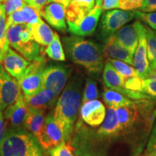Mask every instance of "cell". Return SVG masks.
Instances as JSON below:
<instances>
[{"label":"cell","mask_w":156,"mask_h":156,"mask_svg":"<svg viewBox=\"0 0 156 156\" xmlns=\"http://www.w3.org/2000/svg\"><path fill=\"white\" fill-rule=\"evenodd\" d=\"M64 51L74 63L80 65L91 74L99 75L104 67L103 46L83 37H64Z\"/></svg>","instance_id":"6da1fadb"},{"label":"cell","mask_w":156,"mask_h":156,"mask_svg":"<svg viewBox=\"0 0 156 156\" xmlns=\"http://www.w3.org/2000/svg\"><path fill=\"white\" fill-rule=\"evenodd\" d=\"M134 12L136 18L145 23L150 28L156 31V12H143L140 10H135Z\"/></svg>","instance_id":"1f68e13d"},{"label":"cell","mask_w":156,"mask_h":156,"mask_svg":"<svg viewBox=\"0 0 156 156\" xmlns=\"http://www.w3.org/2000/svg\"><path fill=\"white\" fill-rule=\"evenodd\" d=\"M30 108L25 100L23 93L14 103L4 111V118L6 122L9 123L10 127L22 128Z\"/></svg>","instance_id":"5bb4252c"},{"label":"cell","mask_w":156,"mask_h":156,"mask_svg":"<svg viewBox=\"0 0 156 156\" xmlns=\"http://www.w3.org/2000/svg\"><path fill=\"white\" fill-rule=\"evenodd\" d=\"M144 0H120L119 9L123 10H140L143 5Z\"/></svg>","instance_id":"e575fe53"},{"label":"cell","mask_w":156,"mask_h":156,"mask_svg":"<svg viewBox=\"0 0 156 156\" xmlns=\"http://www.w3.org/2000/svg\"><path fill=\"white\" fill-rule=\"evenodd\" d=\"M140 11L143 12H156V0H144L143 5Z\"/></svg>","instance_id":"74e56055"},{"label":"cell","mask_w":156,"mask_h":156,"mask_svg":"<svg viewBox=\"0 0 156 156\" xmlns=\"http://www.w3.org/2000/svg\"><path fill=\"white\" fill-rule=\"evenodd\" d=\"M7 15H0V63H2L4 56L9 47L7 40Z\"/></svg>","instance_id":"4316f807"},{"label":"cell","mask_w":156,"mask_h":156,"mask_svg":"<svg viewBox=\"0 0 156 156\" xmlns=\"http://www.w3.org/2000/svg\"><path fill=\"white\" fill-rule=\"evenodd\" d=\"M103 99L108 108L129 107L132 106L135 103V101H131V99L122 93L108 88L105 89L103 93Z\"/></svg>","instance_id":"cb8c5ba5"},{"label":"cell","mask_w":156,"mask_h":156,"mask_svg":"<svg viewBox=\"0 0 156 156\" xmlns=\"http://www.w3.org/2000/svg\"><path fill=\"white\" fill-rule=\"evenodd\" d=\"M48 1V0H27V3L28 5L34 7L36 11H38L40 15H41L44 7L47 5Z\"/></svg>","instance_id":"8d00e7d4"},{"label":"cell","mask_w":156,"mask_h":156,"mask_svg":"<svg viewBox=\"0 0 156 156\" xmlns=\"http://www.w3.org/2000/svg\"><path fill=\"white\" fill-rule=\"evenodd\" d=\"M3 12H5V6H4L3 3H0V15Z\"/></svg>","instance_id":"b9f144b4"},{"label":"cell","mask_w":156,"mask_h":156,"mask_svg":"<svg viewBox=\"0 0 156 156\" xmlns=\"http://www.w3.org/2000/svg\"><path fill=\"white\" fill-rule=\"evenodd\" d=\"M120 0H103L102 7L103 10L108 11L116 8H119Z\"/></svg>","instance_id":"f35d334b"},{"label":"cell","mask_w":156,"mask_h":156,"mask_svg":"<svg viewBox=\"0 0 156 156\" xmlns=\"http://www.w3.org/2000/svg\"><path fill=\"white\" fill-rule=\"evenodd\" d=\"M9 46L29 62H34L42 56L39 44L33 39L27 25H13L7 30Z\"/></svg>","instance_id":"277c9868"},{"label":"cell","mask_w":156,"mask_h":156,"mask_svg":"<svg viewBox=\"0 0 156 156\" xmlns=\"http://www.w3.org/2000/svg\"><path fill=\"white\" fill-rule=\"evenodd\" d=\"M142 92L156 98V80L145 79L142 82Z\"/></svg>","instance_id":"d590c367"},{"label":"cell","mask_w":156,"mask_h":156,"mask_svg":"<svg viewBox=\"0 0 156 156\" xmlns=\"http://www.w3.org/2000/svg\"><path fill=\"white\" fill-rule=\"evenodd\" d=\"M142 82H143V80L139 76L125 78L124 87L130 90L142 92Z\"/></svg>","instance_id":"836d02e7"},{"label":"cell","mask_w":156,"mask_h":156,"mask_svg":"<svg viewBox=\"0 0 156 156\" xmlns=\"http://www.w3.org/2000/svg\"><path fill=\"white\" fill-rule=\"evenodd\" d=\"M107 60H108L112 64V65L118 71V73L124 78L138 76L135 69L134 67H132V66H130V64L122 61H119V60L112 59V58H109Z\"/></svg>","instance_id":"83f0119b"},{"label":"cell","mask_w":156,"mask_h":156,"mask_svg":"<svg viewBox=\"0 0 156 156\" xmlns=\"http://www.w3.org/2000/svg\"></svg>","instance_id":"bcb514c9"},{"label":"cell","mask_w":156,"mask_h":156,"mask_svg":"<svg viewBox=\"0 0 156 156\" xmlns=\"http://www.w3.org/2000/svg\"><path fill=\"white\" fill-rule=\"evenodd\" d=\"M71 73V69L67 66L51 65L46 67L43 73L42 88L50 90L58 96L66 87Z\"/></svg>","instance_id":"ba28073f"},{"label":"cell","mask_w":156,"mask_h":156,"mask_svg":"<svg viewBox=\"0 0 156 156\" xmlns=\"http://www.w3.org/2000/svg\"><path fill=\"white\" fill-rule=\"evenodd\" d=\"M103 46V54L107 59L119 60L126 62L130 65H133L134 55L124 48L116 41L114 36L110 37Z\"/></svg>","instance_id":"e0dca14e"},{"label":"cell","mask_w":156,"mask_h":156,"mask_svg":"<svg viewBox=\"0 0 156 156\" xmlns=\"http://www.w3.org/2000/svg\"><path fill=\"white\" fill-rule=\"evenodd\" d=\"M106 116V107L101 101L93 100L82 104L80 116L87 125L96 127L102 124Z\"/></svg>","instance_id":"4fadbf2b"},{"label":"cell","mask_w":156,"mask_h":156,"mask_svg":"<svg viewBox=\"0 0 156 156\" xmlns=\"http://www.w3.org/2000/svg\"><path fill=\"white\" fill-rule=\"evenodd\" d=\"M25 98V97H24ZM58 96L50 90L42 88L36 94L25 98L29 108L46 110L52 108L55 105Z\"/></svg>","instance_id":"44dd1931"},{"label":"cell","mask_w":156,"mask_h":156,"mask_svg":"<svg viewBox=\"0 0 156 156\" xmlns=\"http://www.w3.org/2000/svg\"><path fill=\"white\" fill-rule=\"evenodd\" d=\"M0 156H46L37 137L23 128L9 127L0 142Z\"/></svg>","instance_id":"3957f363"},{"label":"cell","mask_w":156,"mask_h":156,"mask_svg":"<svg viewBox=\"0 0 156 156\" xmlns=\"http://www.w3.org/2000/svg\"><path fill=\"white\" fill-rule=\"evenodd\" d=\"M73 152L72 146L64 140L48 151L50 156H75Z\"/></svg>","instance_id":"f546056e"},{"label":"cell","mask_w":156,"mask_h":156,"mask_svg":"<svg viewBox=\"0 0 156 156\" xmlns=\"http://www.w3.org/2000/svg\"><path fill=\"white\" fill-rule=\"evenodd\" d=\"M37 139L42 147L46 150L55 147L64 140L63 129L57 121L54 119L53 114L48 115L46 117L44 126L37 136Z\"/></svg>","instance_id":"8fae6325"},{"label":"cell","mask_w":156,"mask_h":156,"mask_svg":"<svg viewBox=\"0 0 156 156\" xmlns=\"http://www.w3.org/2000/svg\"><path fill=\"white\" fill-rule=\"evenodd\" d=\"M5 0H0V3H4Z\"/></svg>","instance_id":"ee69618b"},{"label":"cell","mask_w":156,"mask_h":156,"mask_svg":"<svg viewBox=\"0 0 156 156\" xmlns=\"http://www.w3.org/2000/svg\"><path fill=\"white\" fill-rule=\"evenodd\" d=\"M98 98V90L96 83L91 79H87L85 83V89L82 98V104H84L87 101L96 100Z\"/></svg>","instance_id":"f1b7e54d"},{"label":"cell","mask_w":156,"mask_h":156,"mask_svg":"<svg viewBox=\"0 0 156 156\" xmlns=\"http://www.w3.org/2000/svg\"><path fill=\"white\" fill-rule=\"evenodd\" d=\"M41 17L56 30L64 32L67 30L66 9L61 4L52 2L44 7Z\"/></svg>","instance_id":"2e32d148"},{"label":"cell","mask_w":156,"mask_h":156,"mask_svg":"<svg viewBox=\"0 0 156 156\" xmlns=\"http://www.w3.org/2000/svg\"><path fill=\"white\" fill-rule=\"evenodd\" d=\"M22 94L17 80L9 75L0 63V110L5 111Z\"/></svg>","instance_id":"30bf717a"},{"label":"cell","mask_w":156,"mask_h":156,"mask_svg":"<svg viewBox=\"0 0 156 156\" xmlns=\"http://www.w3.org/2000/svg\"><path fill=\"white\" fill-rule=\"evenodd\" d=\"M134 11L112 9L103 13L99 24V36L103 42L135 18Z\"/></svg>","instance_id":"5b68a950"},{"label":"cell","mask_w":156,"mask_h":156,"mask_svg":"<svg viewBox=\"0 0 156 156\" xmlns=\"http://www.w3.org/2000/svg\"><path fill=\"white\" fill-rule=\"evenodd\" d=\"M41 18L40 13L30 5L7 15V29L13 25H32Z\"/></svg>","instance_id":"ac0fdd59"},{"label":"cell","mask_w":156,"mask_h":156,"mask_svg":"<svg viewBox=\"0 0 156 156\" xmlns=\"http://www.w3.org/2000/svg\"><path fill=\"white\" fill-rule=\"evenodd\" d=\"M28 27L33 39L41 46H47L53 41L54 32L41 18L35 24L28 25Z\"/></svg>","instance_id":"7402d4cb"},{"label":"cell","mask_w":156,"mask_h":156,"mask_svg":"<svg viewBox=\"0 0 156 156\" xmlns=\"http://www.w3.org/2000/svg\"><path fill=\"white\" fill-rule=\"evenodd\" d=\"M1 113H2V111H1V110H0V114H1Z\"/></svg>","instance_id":"f6af8a7d"},{"label":"cell","mask_w":156,"mask_h":156,"mask_svg":"<svg viewBox=\"0 0 156 156\" xmlns=\"http://www.w3.org/2000/svg\"><path fill=\"white\" fill-rule=\"evenodd\" d=\"M95 2H96V5L101 7V6H102L103 0H95Z\"/></svg>","instance_id":"7bdbcfd3"},{"label":"cell","mask_w":156,"mask_h":156,"mask_svg":"<svg viewBox=\"0 0 156 156\" xmlns=\"http://www.w3.org/2000/svg\"><path fill=\"white\" fill-rule=\"evenodd\" d=\"M82 100V80L75 76L70 80L56 104L53 116L64 132V140L69 143L78 117Z\"/></svg>","instance_id":"7a4b0ae2"},{"label":"cell","mask_w":156,"mask_h":156,"mask_svg":"<svg viewBox=\"0 0 156 156\" xmlns=\"http://www.w3.org/2000/svg\"><path fill=\"white\" fill-rule=\"evenodd\" d=\"M102 13V7L95 5L80 20L74 23H67L68 31L73 36H92L96 30Z\"/></svg>","instance_id":"7c38bea8"},{"label":"cell","mask_w":156,"mask_h":156,"mask_svg":"<svg viewBox=\"0 0 156 156\" xmlns=\"http://www.w3.org/2000/svg\"><path fill=\"white\" fill-rule=\"evenodd\" d=\"M5 6L6 15H9L11 13L16 12L28 5L27 0H5L3 3Z\"/></svg>","instance_id":"d6a6232c"},{"label":"cell","mask_w":156,"mask_h":156,"mask_svg":"<svg viewBox=\"0 0 156 156\" xmlns=\"http://www.w3.org/2000/svg\"><path fill=\"white\" fill-rule=\"evenodd\" d=\"M45 119L46 118L44 116V110L30 108L23 128L31 132L37 137L42 129Z\"/></svg>","instance_id":"603a6c76"},{"label":"cell","mask_w":156,"mask_h":156,"mask_svg":"<svg viewBox=\"0 0 156 156\" xmlns=\"http://www.w3.org/2000/svg\"><path fill=\"white\" fill-rule=\"evenodd\" d=\"M44 51L48 57L55 61L64 62L66 60L65 51L60 41L59 36L56 32H54L53 41L46 46Z\"/></svg>","instance_id":"d4e9b609"},{"label":"cell","mask_w":156,"mask_h":156,"mask_svg":"<svg viewBox=\"0 0 156 156\" xmlns=\"http://www.w3.org/2000/svg\"><path fill=\"white\" fill-rule=\"evenodd\" d=\"M2 64L6 71L18 80L30 66L31 62L25 58L12 48L9 47L4 56Z\"/></svg>","instance_id":"9a60e30c"},{"label":"cell","mask_w":156,"mask_h":156,"mask_svg":"<svg viewBox=\"0 0 156 156\" xmlns=\"http://www.w3.org/2000/svg\"><path fill=\"white\" fill-rule=\"evenodd\" d=\"M145 26L147 58L152 69H156V31Z\"/></svg>","instance_id":"484cf974"},{"label":"cell","mask_w":156,"mask_h":156,"mask_svg":"<svg viewBox=\"0 0 156 156\" xmlns=\"http://www.w3.org/2000/svg\"><path fill=\"white\" fill-rule=\"evenodd\" d=\"M45 68L46 61L42 55L35 61L31 62L25 73L17 80L25 98L30 97L41 90L43 73Z\"/></svg>","instance_id":"8992f818"},{"label":"cell","mask_w":156,"mask_h":156,"mask_svg":"<svg viewBox=\"0 0 156 156\" xmlns=\"http://www.w3.org/2000/svg\"><path fill=\"white\" fill-rule=\"evenodd\" d=\"M134 23L138 32L139 43L134 54L133 67L138 76L142 80H145L149 76L152 70L147 58L145 26L140 20H136Z\"/></svg>","instance_id":"9c48e42d"},{"label":"cell","mask_w":156,"mask_h":156,"mask_svg":"<svg viewBox=\"0 0 156 156\" xmlns=\"http://www.w3.org/2000/svg\"><path fill=\"white\" fill-rule=\"evenodd\" d=\"M103 81L107 88L117 91L133 100L151 99V97L142 92L130 90L125 88V78L122 77L108 60L105 62L103 69Z\"/></svg>","instance_id":"52a82bcc"},{"label":"cell","mask_w":156,"mask_h":156,"mask_svg":"<svg viewBox=\"0 0 156 156\" xmlns=\"http://www.w3.org/2000/svg\"><path fill=\"white\" fill-rule=\"evenodd\" d=\"M7 122L4 118L3 114H0V142L2 141L5 137L6 132H7V127H6Z\"/></svg>","instance_id":"ab89813d"},{"label":"cell","mask_w":156,"mask_h":156,"mask_svg":"<svg viewBox=\"0 0 156 156\" xmlns=\"http://www.w3.org/2000/svg\"><path fill=\"white\" fill-rule=\"evenodd\" d=\"M116 41L134 55L139 43V37L134 23L126 24L114 35Z\"/></svg>","instance_id":"ffe728a7"},{"label":"cell","mask_w":156,"mask_h":156,"mask_svg":"<svg viewBox=\"0 0 156 156\" xmlns=\"http://www.w3.org/2000/svg\"><path fill=\"white\" fill-rule=\"evenodd\" d=\"M70 1H71V0H48V4L52 3V2H56V3L61 4V5H63L66 9L68 7V5H69ZM48 4H47V5H48Z\"/></svg>","instance_id":"60d3db41"},{"label":"cell","mask_w":156,"mask_h":156,"mask_svg":"<svg viewBox=\"0 0 156 156\" xmlns=\"http://www.w3.org/2000/svg\"><path fill=\"white\" fill-rule=\"evenodd\" d=\"M144 156H156V117L152 126L149 140L144 151Z\"/></svg>","instance_id":"4dcf8cb0"},{"label":"cell","mask_w":156,"mask_h":156,"mask_svg":"<svg viewBox=\"0 0 156 156\" xmlns=\"http://www.w3.org/2000/svg\"><path fill=\"white\" fill-rule=\"evenodd\" d=\"M95 0H71L66 8L67 23L80 20L95 6Z\"/></svg>","instance_id":"d6986e66"}]
</instances>
